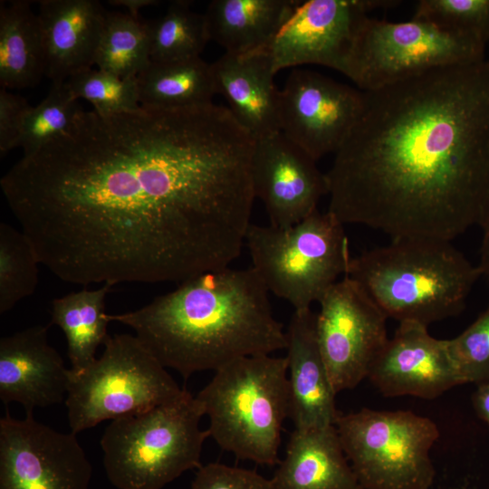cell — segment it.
Returning a JSON list of instances; mask_svg holds the SVG:
<instances>
[{
  "instance_id": "6da1fadb",
  "label": "cell",
  "mask_w": 489,
  "mask_h": 489,
  "mask_svg": "<svg viewBox=\"0 0 489 489\" xmlns=\"http://www.w3.org/2000/svg\"><path fill=\"white\" fill-rule=\"evenodd\" d=\"M255 139L226 107L82 110L0 187L41 264L89 285L182 283L241 254Z\"/></svg>"
},
{
  "instance_id": "7a4b0ae2",
  "label": "cell",
  "mask_w": 489,
  "mask_h": 489,
  "mask_svg": "<svg viewBox=\"0 0 489 489\" xmlns=\"http://www.w3.org/2000/svg\"><path fill=\"white\" fill-rule=\"evenodd\" d=\"M328 210L391 240L452 241L489 215V59L364 91L325 173Z\"/></svg>"
},
{
  "instance_id": "3957f363",
  "label": "cell",
  "mask_w": 489,
  "mask_h": 489,
  "mask_svg": "<svg viewBox=\"0 0 489 489\" xmlns=\"http://www.w3.org/2000/svg\"><path fill=\"white\" fill-rule=\"evenodd\" d=\"M184 379L242 357L286 349L269 292L252 267H229L187 279L143 307L109 314Z\"/></svg>"
},
{
  "instance_id": "277c9868",
  "label": "cell",
  "mask_w": 489,
  "mask_h": 489,
  "mask_svg": "<svg viewBox=\"0 0 489 489\" xmlns=\"http://www.w3.org/2000/svg\"><path fill=\"white\" fill-rule=\"evenodd\" d=\"M347 276L388 318L428 327L464 310L482 273L450 241L404 238L351 257Z\"/></svg>"
},
{
  "instance_id": "5b68a950",
  "label": "cell",
  "mask_w": 489,
  "mask_h": 489,
  "mask_svg": "<svg viewBox=\"0 0 489 489\" xmlns=\"http://www.w3.org/2000/svg\"><path fill=\"white\" fill-rule=\"evenodd\" d=\"M286 357H242L215 371L196 396L209 417L210 436L225 451L257 465L280 463L283 423L289 417Z\"/></svg>"
},
{
  "instance_id": "8992f818",
  "label": "cell",
  "mask_w": 489,
  "mask_h": 489,
  "mask_svg": "<svg viewBox=\"0 0 489 489\" xmlns=\"http://www.w3.org/2000/svg\"><path fill=\"white\" fill-rule=\"evenodd\" d=\"M196 397L184 388L177 398L113 419L101 439L103 465L118 489H162L183 473L200 468L208 429Z\"/></svg>"
},
{
  "instance_id": "52a82bcc",
  "label": "cell",
  "mask_w": 489,
  "mask_h": 489,
  "mask_svg": "<svg viewBox=\"0 0 489 489\" xmlns=\"http://www.w3.org/2000/svg\"><path fill=\"white\" fill-rule=\"evenodd\" d=\"M343 225L318 209L288 227L251 224L244 244L252 268L268 292L294 311L311 309L348 273L351 256Z\"/></svg>"
},
{
  "instance_id": "ba28073f",
  "label": "cell",
  "mask_w": 489,
  "mask_h": 489,
  "mask_svg": "<svg viewBox=\"0 0 489 489\" xmlns=\"http://www.w3.org/2000/svg\"><path fill=\"white\" fill-rule=\"evenodd\" d=\"M166 369L135 335H110L100 358L82 371L70 369L65 405L71 432L177 398L184 388Z\"/></svg>"
},
{
  "instance_id": "9c48e42d",
  "label": "cell",
  "mask_w": 489,
  "mask_h": 489,
  "mask_svg": "<svg viewBox=\"0 0 489 489\" xmlns=\"http://www.w3.org/2000/svg\"><path fill=\"white\" fill-rule=\"evenodd\" d=\"M358 483L364 489H429L430 457L440 433L411 411L373 410L338 416L334 424Z\"/></svg>"
},
{
  "instance_id": "30bf717a",
  "label": "cell",
  "mask_w": 489,
  "mask_h": 489,
  "mask_svg": "<svg viewBox=\"0 0 489 489\" xmlns=\"http://www.w3.org/2000/svg\"><path fill=\"white\" fill-rule=\"evenodd\" d=\"M477 38L411 18L388 22L368 17L355 38L344 75L363 91H374L429 71L485 59Z\"/></svg>"
},
{
  "instance_id": "8fae6325",
  "label": "cell",
  "mask_w": 489,
  "mask_h": 489,
  "mask_svg": "<svg viewBox=\"0 0 489 489\" xmlns=\"http://www.w3.org/2000/svg\"><path fill=\"white\" fill-rule=\"evenodd\" d=\"M319 303L317 339L337 394L368 378L373 361L389 339L388 317L347 275L335 283Z\"/></svg>"
},
{
  "instance_id": "7c38bea8",
  "label": "cell",
  "mask_w": 489,
  "mask_h": 489,
  "mask_svg": "<svg viewBox=\"0 0 489 489\" xmlns=\"http://www.w3.org/2000/svg\"><path fill=\"white\" fill-rule=\"evenodd\" d=\"M392 0L299 1L275 36L262 49L275 74L305 64L344 73L357 34L372 10L389 8Z\"/></svg>"
},
{
  "instance_id": "4fadbf2b",
  "label": "cell",
  "mask_w": 489,
  "mask_h": 489,
  "mask_svg": "<svg viewBox=\"0 0 489 489\" xmlns=\"http://www.w3.org/2000/svg\"><path fill=\"white\" fill-rule=\"evenodd\" d=\"M92 467L76 435L26 414L0 419V489H88Z\"/></svg>"
},
{
  "instance_id": "5bb4252c",
  "label": "cell",
  "mask_w": 489,
  "mask_h": 489,
  "mask_svg": "<svg viewBox=\"0 0 489 489\" xmlns=\"http://www.w3.org/2000/svg\"><path fill=\"white\" fill-rule=\"evenodd\" d=\"M364 107V91L294 68L280 91V129L318 161L340 149Z\"/></svg>"
},
{
  "instance_id": "9a60e30c",
  "label": "cell",
  "mask_w": 489,
  "mask_h": 489,
  "mask_svg": "<svg viewBox=\"0 0 489 489\" xmlns=\"http://www.w3.org/2000/svg\"><path fill=\"white\" fill-rule=\"evenodd\" d=\"M316 162L281 131L255 139L253 189L265 207L270 225L288 227L318 209L320 199L328 195V184Z\"/></svg>"
},
{
  "instance_id": "2e32d148",
  "label": "cell",
  "mask_w": 489,
  "mask_h": 489,
  "mask_svg": "<svg viewBox=\"0 0 489 489\" xmlns=\"http://www.w3.org/2000/svg\"><path fill=\"white\" fill-rule=\"evenodd\" d=\"M398 323L368 374L383 396L433 399L465 384L451 357L447 340L434 338L427 327L420 323Z\"/></svg>"
},
{
  "instance_id": "e0dca14e",
  "label": "cell",
  "mask_w": 489,
  "mask_h": 489,
  "mask_svg": "<svg viewBox=\"0 0 489 489\" xmlns=\"http://www.w3.org/2000/svg\"><path fill=\"white\" fill-rule=\"evenodd\" d=\"M70 369L49 343L48 327L34 325L0 340V399L26 414L65 401Z\"/></svg>"
},
{
  "instance_id": "ac0fdd59",
  "label": "cell",
  "mask_w": 489,
  "mask_h": 489,
  "mask_svg": "<svg viewBox=\"0 0 489 489\" xmlns=\"http://www.w3.org/2000/svg\"><path fill=\"white\" fill-rule=\"evenodd\" d=\"M289 418L295 429L335 424L339 413L336 392L322 359L316 333V313L294 311L287 331Z\"/></svg>"
},
{
  "instance_id": "d6986e66",
  "label": "cell",
  "mask_w": 489,
  "mask_h": 489,
  "mask_svg": "<svg viewBox=\"0 0 489 489\" xmlns=\"http://www.w3.org/2000/svg\"><path fill=\"white\" fill-rule=\"evenodd\" d=\"M45 76L53 84L95 65L107 11L96 0H41Z\"/></svg>"
},
{
  "instance_id": "ffe728a7",
  "label": "cell",
  "mask_w": 489,
  "mask_h": 489,
  "mask_svg": "<svg viewBox=\"0 0 489 489\" xmlns=\"http://www.w3.org/2000/svg\"><path fill=\"white\" fill-rule=\"evenodd\" d=\"M211 64L216 92L255 139L281 131L280 91L270 57L263 51L225 53Z\"/></svg>"
},
{
  "instance_id": "44dd1931",
  "label": "cell",
  "mask_w": 489,
  "mask_h": 489,
  "mask_svg": "<svg viewBox=\"0 0 489 489\" xmlns=\"http://www.w3.org/2000/svg\"><path fill=\"white\" fill-rule=\"evenodd\" d=\"M271 480L274 489H352L359 484L334 425L294 428Z\"/></svg>"
},
{
  "instance_id": "7402d4cb",
  "label": "cell",
  "mask_w": 489,
  "mask_h": 489,
  "mask_svg": "<svg viewBox=\"0 0 489 489\" xmlns=\"http://www.w3.org/2000/svg\"><path fill=\"white\" fill-rule=\"evenodd\" d=\"M298 2L213 0L204 13L209 39L228 53L262 49L275 36Z\"/></svg>"
},
{
  "instance_id": "603a6c76",
  "label": "cell",
  "mask_w": 489,
  "mask_h": 489,
  "mask_svg": "<svg viewBox=\"0 0 489 489\" xmlns=\"http://www.w3.org/2000/svg\"><path fill=\"white\" fill-rule=\"evenodd\" d=\"M45 76L42 25L31 2H0V85L21 90L37 85Z\"/></svg>"
},
{
  "instance_id": "cb8c5ba5",
  "label": "cell",
  "mask_w": 489,
  "mask_h": 489,
  "mask_svg": "<svg viewBox=\"0 0 489 489\" xmlns=\"http://www.w3.org/2000/svg\"><path fill=\"white\" fill-rule=\"evenodd\" d=\"M113 286L70 292L55 298L51 306V323L63 331L71 369L79 372L95 361L96 350L109 338L106 297Z\"/></svg>"
},
{
  "instance_id": "d4e9b609",
  "label": "cell",
  "mask_w": 489,
  "mask_h": 489,
  "mask_svg": "<svg viewBox=\"0 0 489 489\" xmlns=\"http://www.w3.org/2000/svg\"><path fill=\"white\" fill-rule=\"evenodd\" d=\"M140 106L175 109L212 102L211 64L201 57L149 64L137 76Z\"/></svg>"
},
{
  "instance_id": "484cf974",
  "label": "cell",
  "mask_w": 489,
  "mask_h": 489,
  "mask_svg": "<svg viewBox=\"0 0 489 489\" xmlns=\"http://www.w3.org/2000/svg\"><path fill=\"white\" fill-rule=\"evenodd\" d=\"M191 2L169 4L164 15L145 21L150 62H166L200 57L210 41L204 14L190 7Z\"/></svg>"
},
{
  "instance_id": "4316f807",
  "label": "cell",
  "mask_w": 489,
  "mask_h": 489,
  "mask_svg": "<svg viewBox=\"0 0 489 489\" xmlns=\"http://www.w3.org/2000/svg\"><path fill=\"white\" fill-rule=\"evenodd\" d=\"M149 62L145 22L129 14L107 12L95 55L98 69L129 78L137 77Z\"/></svg>"
},
{
  "instance_id": "83f0119b",
  "label": "cell",
  "mask_w": 489,
  "mask_h": 489,
  "mask_svg": "<svg viewBox=\"0 0 489 489\" xmlns=\"http://www.w3.org/2000/svg\"><path fill=\"white\" fill-rule=\"evenodd\" d=\"M39 256L22 229L0 224V313L32 295L38 283Z\"/></svg>"
},
{
  "instance_id": "f1b7e54d",
  "label": "cell",
  "mask_w": 489,
  "mask_h": 489,
  "mask_svg": "<svg viewBox=\"0 0 489 489\" xmlns=\"http://www.w3.org/2000/svg\"><path fill=\"white\" fill-rule=\"evenodd\" d=\"M82 109L63 83L52 84L46 97L27 111L18 147L30 155L71 128Z\"/></svg>"
},
{
  "instance_id": "f546056e",
  "label": "cell",
  "mask_w": 489,
  "mask_h": 489,
  "mask_svg": "<svg viewBox=\"0 0 489 489\" xmlns=\"http://www.w3.org/2000/svg\"><path fill=\"white\" fill-rule=\"evenodd\" d=\"M64 85L73 98L86 100L93 110L103 116L141 108L137 77L120 78L107 71L90 68L71 76Z\"/></svg>"
},
{
  "instance_id": "4dcf8cb0",
  "label": "cell",
  "mask_w": 489,
  "mask_h": 489,
  "mask_svg": "<svg viewBox=\"0 0 489 489\" xmlns=\"http://www.w3.org/2000/svg\"><path fill=\"white\" fill-rule=\"evenodd\" d=\"M413 18L489 42V0H421Z\"/></svg>"
},
{
  "instance_id": "1f68e13d",
  "label": "cell",
  "mask_w": 489,
  "mask_h": 489,
  "mask_svg": "<svg viewBox=\"0 0 489 489\" xmlns=\"http://www.w3.org/2000/svg\"><path fill=\"white\" fill-rule=\"evenodd\" d=\"M447 345L465 384L489 383V305Z\"/></svg>"
},
{
  "instance_id": "d6a6232c",
  "label": "cell",
  "mask_w": 489,
  "mask_h": 489,
  "mask_svg": "<svg viewBox=\"0 0 489 489\" xmlns=\"http://www.w3.org/2000/svg\"><path fill=\"white\" fill-rule=\"evenodd\" d=\"M191 489H274L273 482L250 469L210 463L198 468Z\"/></svg>"
},
{
  "instance_id": "836d02e7",
  "label": "cell",
  "mask_w": 489,
  "mask_h": 489,
  "mask_svg": "<svg viewBox=\"0 0 489 489\" xmlns=\"http://www.w3.org/2000/svg\"><path fill=\"white\" fill-rule=\"evenodd\" d=\"M32 106L25 98L6 89H0V154L18 147L24 119Z\"/></svg>"
},
{
  "instance_id": "e575fe53",
  "label": "cell",
  "mask_w": 489,
  "mask_h": 489,
  "mask_svg": "<svg viewBox=\"0 0 489 489\" xmlns=\"http://www.w3.org/2000/svg\"><path fill=\"white\" fill-rule=\"evenodd\" d=\"M472 403L476 415L489 427V383L476 385Z\"/></svg>"
},
{
  "instance_id": "d590c367",
  "label": "cell",
  "mask_w": 489,
  "mask_h": 489,
  "mask_svg": "<svg viewBox=\"0 0 489 489\" xmlns=\"http://www.w3.org/2000/svg\"><path fill=\"white\" fill-rule=\"evenodd\" d=\"M483 228V240L480 249V262L478 267L482 276L489 280V215L481 226Z\"/></svg>"
},
{
  "instance_id": "8d00e7d4",
  "label": "cell",
  "mask_w": 489,
  "mask_h": 489,
  "mask_svg": "<svg viewBox=\"0 0 489 489\" xmlns=\"http://www.w3.org/2000/svg\"><path fill=\"white\" fill-rule=\"evenodd\" d=\"M110 5L113 6H121L129 11V14L134 18L139 17V12L140 9L158 5L157 0H110Z\"/></svg>"
},
{
  "instance_id": "74e56055",
  "label": "cell",
  "mask_w": 489,
  "mask_h": 489,
  "mask_svg": "<svg viewBox=\"0 0 489 489\" xmlns=\"http://www.w3.org/2000/svg\"><path fill=\"white\" fill-rule=\"evenodd\" d=\"M352 489H364V488L361 485L358 484L357 486H355Z\"/></svg>"
}]
</instances>
